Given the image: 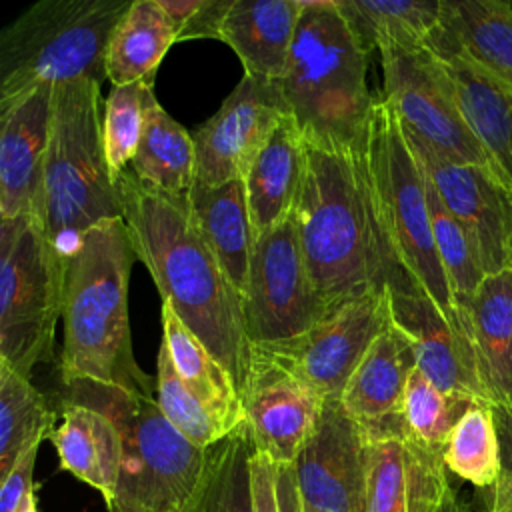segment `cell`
<instances>
[{
	"mask_svg": "<svg viewBox=\"0 0 512 512\" xmlns=\"http://www.w3.org/2000/svg\"><path fill=\"white\" fill-rule=\"evenodd\" d=\"M108 512H116V510H108Z\"/></svg>",
	"mask_w": 512,
	"mask_h": 512,
	"instance_id": "c3c4849f",
	"label": "cell"
},
{
	"mask_svg": "<svg viewBox=\"0 0 512 512\" xmlns=\"http://www.w3.org/2000/svg\"><path fill=\"white\" fill-rule=\"evenodd\" d=\"M240 400L256 452L274 464L298 460L324 408L310 386L256 348Z\"/></svg>",
	"mask_w": 512,
	"mask_h": 512,
	"instance_id": "e0dca14e",
	"label": "cell"
},
{
	"mask_svg": "<svg viewBox=\"0 0 512 512\" xmlns=\"http://www.w3.org/2000/svg\"><path fill=\"white\" fill-rule=\"evenodd\" d=\"M330 314L310 278L294 214L256 238L244 294L252 346L296 338Z\"/></svg>",
	"mask_w": 512,
	"mask_h": 512,
	"instance_id": "30bf717a",
	"label": "cell"
},
{
	"mask_svg": "<svg viewBox=\"0 0 512 512\" xmlns=\"http://www.w3.org/2000/svg\"><path fill=\"white\" fill-rule=\"evenodd\" d=\"M274 466H276L278 510L280 512H304L294 464H274Z\"/></svg>",
	"mask_w": 512,
	"mask_h": 512,
	"instance_id": "b9f144b4",
	"label": "cell"
},
{
	"mask_svg": "<svg viewBox=\"0 0 512 512\" xmlns=\"http://www.w3.org/2000/svg\"><path fill=\"white\" fill-rule=\"evenodd\" d=\"M60 416L62 422L50 432L60 468L96 488L110 506L122 466L118 428L108 416L82 404L60 402Z\"/></svg>",
	"mask_w": 512,
	"mask_h": 512,
	"instance_id": "484cf974",
	"label": "cell"
},
{
	"mask_svg": "<svg viewBox=\"0 0 512 512\" xmlns=\"http://www.w3.org/2000/svg\"><path fill=\"white\" fill-rule=\"evenodd\" d=\"M162 328V342L166 344L174 370L184 386L234 424H242L244 410L234 378L214 358L204 342L164 302Z\"/></svg>",
	"mask_w": 512,
	"mask_h": 512,
	"instance_id": "4dcf8cb0",
	"label": "cell"
},
{
	"mask_svg": "<svg viewBox=\"0 0 512 512\" xmlns=\"http://www.w3.org/2000/svg\"><path fill=\"white\" fill-rule=\"evenodd\" d=\"M60 402L82 404L108 416L122 438L116 512H182L206 468L208 448L184 438L154 396L120 386L74 380L62 384Z\"/></svg>",
	"mask_w": 512,
	"mask_h": 512,
	"instance_id": "8992f818",
	"label": "cell"
},
{
	"mask_svg": "<svg viewBox=\"0 0 512 512\" xmlns=\"http://www.w3.org/2000/svg\"><path fill=\"white\" fill-rule=\"evenodd\" d=\"M426 48L458 56L512 90V2L442 0V20Z\"/></svg>",
	"mask_w": 512,
	"mask_h": 512,
	"instance_id": "44dd1931",
	"label": "cell"
},
{
	"mask_svg": "<svg viewBox=\"0 0 512 512\" xmlns=\"http://www.w3.org/2000/svg\"><path fill=\"white\" fill-rule=\"evenodd\" d=\"M52 100L54 86L40 84L0 102V220H42Z\"/></svg>",
	"mask_w": 512,
	"mask_h": 512,
	"instance_id": "ac0fdd59",
	"label": "cell"
},
{
	"mask_svg": "<svg viewBox=\"0 0 512 512\" xmlns=\"http://www.w3.org/2000/svg\"><path fill=\"white\" fill-rule=\"evenodd\" d=\"M436 56L452 82L458 106L470 130L494 166L512 180V90L484 76L458 56Z\"/></svg>",
	"mask_w": 512,
	"mask_h": 512,
	"instance_id": "4316f807",
	"label": "cell"
},
{
	"mask_svg": "<svg viewBox=\"0 0 512 512\" xmlns=\"http://www.w3.org/2000/svg\"><path fill=\"white\" fill-rule=\"evenodd\" d=\"M424 182H426V198H428L436 250L444 266V272L448 276L454 300L458 308H462L470 300V296L476 292L478 284L484 280V272L466 230L454 218V214L446 208L438 190L434 188V184L426 174H424Z\"/></svg>",
	"mask_w": 512,
	"mask_h": 512,
	"instance_id": "8d00e7d4",
	"label": "cell"
},
{
	"mask_svg": "<svg viewBox=\"0 0 512 512\" xmlns=\"http://www.w3.org/2000/svg\"><path fill=\"white\" fill-rule=\"evenodd\" d=\"M414 368L410 342L388 318L348 380L340 398L342 408L366 428L368 436L406 434L404 392Z\"/></svg>",
	"mask_w": 512,
	"mask_h": 512,
	"instance_id": "ffe728a7",
	"label": "cell"
},
{
	"mask_svg": "<svg viewBox=\"0 0 512 512\" xmlns=\"http://www.w3.org/2000/svg\"><path fill=\"white\" fill-rule=\"evenodd\" d=\"M176 42V28L158 0H132L106 50V78L112 86L154 84L156 70Z\"/></svg>",
	"mask_w": 512,
	"mask_h": 512,
	"instance_id": "83f0119b",
	"label": "cell"
},
{
	"mask_svg": "<svg viewBox=\"0 0 512 512\" xmlns=\"http://www.w3.org/2000/svg\"><path fill=\"white\" fill-rule=\"evenodd\" d=\"M476 376L492 410L512 408V268L484 276L460 308Z\"/></svg>",
	"mask_w": 512,
	"mask_h": 512,
	"instance_id": "7402d4cb",
	"label": "cell"
},
{
	"mask_svg": "<svg viewBox=\"0 0 512 512\" xmlns=\"http://www.w3.org/2000/svg\"><path fill=\"white\" fill-rule=\"evenodd\" d=\"M16 512H40V510H38L36 490H32V492H28V494H26V498L22 500V504L18 506V510H16Z\"/></svg>",
	"mask_w": 512,
	"mask_h": 512,
	"instance_id": "bcb514c9",
	"label": "cell"
},
{
	"mask_svg": "<svg viewBox=\"0 0 512 512\" xmlns=\"http://www.w3.org/2000/svg\"><path fill=\"white\" fill-rule=\"evenodd\" d=\"M480 512H512V472H502L490 488L476 490Z\"/></svg>",
	"mask_w": 512,
	"mask_h": 512,
	"instance_id": "7bdbcfd3",
	"label": "cell"
},
{
	"mask_svg": "<svg viewBox=\"0 0 512 512\" xmlns=\"http://www.w3.org/2000/svg\"><path fill=\"white\" fill-rule=\"evenodd\" d=\"M478 512H480V510H478Z\"/></svg>",
	"mask_w": 512,
	"mask_h": 512,
	"instance_id": "681fc988",
	"label": "cell"
},
{
	"mask_svg": "<svg viewBox=\"0 0 512 512\" xmlns=\"http://www.w3.org/2000/svg\"><path fill=\"white\" fill-rule=\"evenodd\" d=\"M118 192L132 248L162 302L204 342L242 392L252 364L242 296L198 230L186 196L166 194L132 170L118 178Z\"/></svg>",
	"mask_w": 512,
	"mask_h": 512,
	"instance_id": "6da1fadb",
	"label": "cell"
},
{
	"mask_svg": "<svg viewBox=\"0 0 512 512\" xmlns=\"http://www.w3.org/2000/svg\"><path fill=\"white\" fill-rule=\"evenodd\" d=\"M362 46L426 48L442 20V0H334Z\"/></svg>",
	"mask_w": 512,
	"mask_h": 512,
	"instance_id": "f1b7e54d",
	"label": "cell"
},
{
	"mask_svg": "<svg viewBox=\"0 0 512 512\" xmlns=\"http://www.w3.org/2000/svg\"><path fill=\"white\" fill-rule=\"evenodd\" d=\"M440 450L406 434L368 436L366 512H440L452 494Z\"/></svg>",
	"mask_w": 512,
	"mask_h": 512,
	"instance_id": "d6986e66",
	"label": "cell"
},
{
	"mask_svg": "<svg viewBox=\"0 0 512 512\" xmlns=\"http://www.w3.org/2000/svg\"><path fill=\"white\" fill-rule=\"evenodd\" d=\"M134 260L124 218L96 224L66 256L62 384L96 380L154 396L156 378L138 368L132 352L128 280Z\"/></svg>",
	"mask_w": 512,
	"mask_h": 512,
	"instance_id": "7a4b0ae2",
	"label": "cell"
},
{
	"mask_svg": "<svg viewBox=\"0 0 512 512\" xmlns=\"http://www.w3.org/2000/svg\"><path fill=\"white\" fill-rule=\"evenodd\" d=\"M294 468L308 506L320 512H366L368 432L340 402H324Z\"/></svg>",
	"mask_w": 512,
	"mask_h": 512,
	"instance_id": "2e32d148",
	"label": "cell"
},
{
	"mask_svg": "<svg viewBox=\"0 0 512 512\" xmlns=\"http://www.w3.org/2000/svg\"><path fill=\"white\" fill-rule=\"evenodd\" d=\"M40 444L28 448L12 466L8 476L0 480V512H16L28 492L34 490V464Z\"/></svg>",
	"mask_w": 512,
	"mask_h": 512,
	"instance_id": "ab89813d",
	"label": "cell"
},
{
	"mask_svg": "<svg viewBox=\"0 0 512 512\" xmlns=\"http://www.w3.org/2000/svg\"><path fill=\"white\" fill-rule=\"evenodd\" d=\"M186 200L198 230L244 304L256 244L244 180L212 186L194 182Z\"/></svg>",
	"mask_w": 512,
	"mask_h": 512,
	"instance_id": "cb8c5ba5",
	"label": "cell"
},
{
	"mask_svg": "<svg viewBox=\"0 0 512 512\" xmlns=\"http://www.w3.org/2000/svg\"><path fill=\"white\" fill-rule=\"evenodd\" d=\"M254 450L246 424L210 446L204 476L182 512H254Z\"/></svg>",
	"mask_w": 512,
	"mask_h": 512,
	"instance_id": "1f68e13d",
	"label": "cell"
},
{
	"mask_svg": "<svg viewBox=\"0 0 512 512\" xmlns=\"http://www.w3.org/2000/svg\"><path fill=\"white\" fill-rule=\"evenodd\" d=\"M492 414H494L498 440H500L502 472H512V408L510 410H492Z\"/></svg>",
	"mask_w": 512,
	"mask_h": 512,
	"instance_id": "ee69618b",
	"label": "cell"
},
{
	"mask_svg": "<svg viewBox=\"0 0 512 512\" xmlns=\"http://www.w3.org/2000/svg\"><path fill=\"white\" fill-rule=\"evenodd\" d=\"M292 214L310 278L330 312L384 288L380 238L364 186L360 150L306 142V168Z\"/></svg>",
	"mask_w": 512,
	"mask_h": 512,
	"instance_id": "3957f363",
	"label": "cell"
},
{
	"mask_svg": "<svg viewBox=\"0 0 512 512\" xmlns=\"http://www.w3.org/2000/svg\"><path fill=\"white\" fill-rule=\"evenodd\" d=\"M366 58L334 0H304L280 86L308 144L362 150L374 106Z\"/></svg>",
	"mask_w": 512,
	"mask_h": 512,
	"instance_id": "277c9868",
	"label": "cell"
},
{
	"mask_svg": "<svg viewBox=\"0 0 512 512\" xmlns=\"http://www.w3.org/2000/svg\"><path fill=\"white\" fill-rule=\"evenodd\" d=\"M250 468H252L254 512H280L278 498H276V466H274V462L254 450Z\"/></svg>",
	"mask_w": 512,
	"mask_h": 512,
	"instance_id": "60d3db41",
	"label": "cell"
},
{
	"mask_svg": "<svg viewBox=\"0 0 512 512\" xmlns=\"http://www.w3.org/2000/svg\"><path fill=\"white\" fill-rule=\"evenodd\" d=\"M380 274L392 324L410 342L416 368L444 394L488 404L470 342L448 322L426 290L380 246Z\"/></svg>",
	"mask_w": 512,
	"mask_h": 512,
	"instance_id": "4fadbf2b",
	"label": "cell"
},
{
	"mask_svg": "<svg viewBox=\"0 0 512 512\" xmlns=\"http://www.w3.org/2000/svg\"><path fill=\"white\" fill-rule=\"evenodd\" d=\"M56 412L30 378L0 362V480L34 444L50 438Z\"/></svg>",
	"mask_w": 512,
	"mask_h": 512,
	"instance_id": "d6a6232c",
	"label": "cell"
},
{
	"mask_svg": "<svg viewBox=\"0 0 512 512\" xmlns=\"http://www.w3.org/2000/svg\"><path fill=\"white\" fill-rule=\"evenodd\" d=\"M116 218L122 200L104 152L100 82L54 84L40 224L66 258L84 232Z\"/></svg>",
	"mask_w": 512,
	"mask_h": 512,
	"instance_id": "52a82bcc",
	"label": "cell"
},
{
	"mask_svg": "<svg viewBox=\"0 0 512 512\" xmlns=\"http://www.w3.org/2000/svg\"><path fill=\"white\" fill-rule=\"evenodd\" d=\"M154 398L170 424L200 448H210L222 442L244 424H234L184 386L164 342H160L156 358Z\"/></svg>",
	"mask_w": 512,
	"mask_h": 512,
	"instance_id": "e575fe53",
	"label": "cell"
},
{
	"mask_svg": "<svg viewBox=\"0 0 512 512\" xmlns=\"http://www.w3.org/2000/svg\"><path fill=\"white\" fill-rule=\"evenodd\" d=\"M304 168L306 138L290 112L280 120L244 178L256 238L278 226L292 212Z\"/></svg>",
	"mask_w": 512,
	"mask_h": 512,
	"instance_id": "d4e9b609",
	"label": "cell"
},
{
	"mask_svg": "<svg viewBox=\"0 0 512 512\" xmlns=\"http://www.w3.org/2000/svg\"><path fill=\"white\" fill-rule=\"evenodd\" d=\"M176 28V42L220 40L224 18L234 0H158Z\"/></svg>",
	"mask_w": 512,
	"mask_h": 512,
	"instance_id": "f35d334b",
	"label": "cell"
},
{
	"mask_svg": "<svg viewBox=\"0 0 512 512\" xmlns=\"http://www.w3.org/2000/svg\"><path fill=\"white\" fill-rule=\"evenodd\" d=\"M440 512H478V508H474L470 502H466L462 496H458L452 490V494L448 496V500Z\"/></svg>",
	"mask_w": 512,
	"mask_h": 512,
	"instance_id": "f6af8a7d",
	"label": "cell"
},
{
	"mask_svg": "<svg viewBox=\"0 0 512 512\" xmlns=\"http://www.w3.org/2000/svg\"><path fill=\"white\" fill-rule=\"evenodd\" d=\"M444 464L450 472L476 486L490 488L502 474L500 440L488 404H472L452 428L444 446Z\"/></svg>",
	"mask_w": 512,
	"mask_h": 512,
	"instance_id": "836d02e7",
	"label": "cell"
},
{
	"mask_svg": "<svg viewBox=\"0 0 512 512\" xmlns=\"http://www.w3.org/2000/svg\"><path fill=\"white\" fill-rule=\"evenodd\" d=\"M302 508H304V512H320V510H316V508H312V506H308L304 500H302Z\"/></svg>",
	"mask_w": 512,
	"mask_h": 512,
	"instance_id": "7dc6e473",
	"label": "cell"
},
{
	"mask_svg": "<svg viewBox=\"0 0 512 512\" xmlns=\"http://www.w3.org/2000/svg\"><path fill=\"white\" fill-rule=\"evenodd\" d=\"M424 174L466 230L484 276L512 268V180L494 166L454 162L404 130Z\"/></svg>",
	"mask_w": 512,
	"mask_h": 512,
	"instance_id": "5bb4252c",
	"label": "cell"
},
{
	"mask_svg": "<svg viewBox=\"0 0 512 512\" xmlns=\"http://www.w3.org/2000/svg\"><path fill=\"white\" fill-rule=\"evenodd\" d=\"M388 318L382 288L336 306L296 338L252 348L294 374L324 402H340L348 380Z\"/></svg>",
	"mask_w": 512,
	"mask_h": 512,
	"instance_id": "7c38bea8",
	"label": "cell"
},
{
	"mask_svg": "<svg viewBox=\"0 0 512 512\" xmlns=\"http://www.w3.org/2000/svg\"><path fill=\"white\" fill-rule=\"evenodd\" d=\"M360 162L380 246L426 290L448 322L468 340L464 318L436 250L422 166L384 96L374 100Z\"/></svg>",
	"mask_w": 512,
	"mask_h": 512,
	"instance_id": "5b68a950",
	"label": "cell"
},
{
	"mask_svg": "<svg viewBox=\"0 0 512 512\" xmlns=\"http://www.w3.org/2000/svg\"><path fill=\"white\" fill-rule=\"evenodd\" d=\"M132 0H40L0 34V102L40 84L106 78V50Z\"/></svg>",
	"mask_w": 512,
	"mask_h": 512,
	"instance_id": "ba28073f",
	"label": "cell"
},
{
	"mask_svg": "<svg viewBox=\"0 0 512 512\" xmlns=\"http://www.w3.org/2000/svg\"><path fill=\"white\" fill-rule=\"evenodd\" d=\"M130 166L138 180L172 196H186L194 184V140L154 94L148 100L142 140Z\"/></svg>",
	"mask_w": 512,
	"mask_h": 512,
	"instance_id": "f546056e",
	"label": "cell"
},
{
	"mask_svg": "<svg viewBox=\"0 0 512 512\" xmlns=\"http://www.w3.org/2000/svg\"><path fill=\"white\" fill-rule=\"evenodd\" d=\"M380 58L382 96L408 134L448 160L494 166L464 120L452 82L434 52L382 48Z\"/></svg>",
	"mask_w": 512,
	"mask_h": 512,
	"instance_id": "8fae6325",
	"label": "cell"
},
{
	"mask_svg": "<svg viewBox=\"0 0 512 512\" xmlns=\"http://www.w3.org/2000/svg\"><path fill=\"white\" fill-rule=\"evenodd\" d=\"M64 282L66 258L38 220H0V362L26 378L52 358Z\"/></svg>",
	"mask_w": 512,
	"mask_h": 512,
	"instance_id": "9c48e42d",
	"label": "cell"
},
{
	"mask_svg": "<svg viewBox=\"0 0 512 512\" xmlns=\"http://www.w3.org/2000/svg\"><path fill=\"white\" fill-rule=\"evenodd\" d=\"M304 0H234L220 40L244 66V74L264 82H282L288 70Z\"/></svg>",
	"mask_w": 512,
	"mask_h": 512,
	"instance_id": "603a6c76",
	"label": "cell"
},
{
	"mask_svg": "<svg viewBox=\"0 0 512 512\" xmlns=\"http://www.w3.org/2000/svg\"><path fill=\"white\" fill-rule=\"evenodd\" d=\"M472 404L476 402L444 394L418 368H414L406 382L402 416L412 438L444 454L452 428Z\"/></svg>",
	"mask_w": 512,
	"mask_h": 512,
	"instance_id": "74e56055",
	"label": "cell"
},
{
	"mask_svg": "<svg viewBox=\"0 0 512 512\" xmlns=\"http://www.w3.org/2000/svg\"><path fill=\"white\" fill-rule=\"evenodd\" d=\"M290 114L280 82L246 76L192 136L196 148L194 182L224 184L244 180L252 162Z\"/></svg>",
	"mask_w": 512,
	"mask_h": 512,
	"instance_id": "9a60e30c",
	"label": "cell"
},
{
	"mask_svg": "<svg viewBox=\"0 0 512 512\" xmlns=\"http://www.w3.org/2000/svg\"><path fill=\"white\" fill-rule=\"evenodd\" d=\"M152 94L154 84L134 82L126 86H112L104 102L102 140L106 162L116 182L138 152L144 132L146 106Z\"/></svg>",
	"mask_w": 512,
	"mask_h": 512,
	"instance_id": "d590c367",
	"label": "cell"
}]
</instances>
